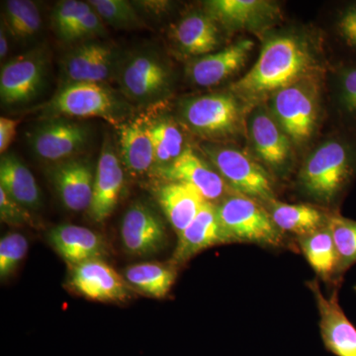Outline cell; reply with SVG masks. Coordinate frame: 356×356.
I'll use <instances>...</instances> for the list:
<instances>
[{
    "instance_id": "39",
    "label": "cell",
    "mask_w": 356,
    "mask_h": 356,
    "mask_svg": "<svg viewBox=\"0 0 356 356\" xmlns=\"http://www.w3.org/2000/svg\"><path fill=\"white\" fill-rule=\"evenodd\" d=\"M337 29L346 44L356 50V3L344 9L339 16Z\"/></svg>"
},
{
    "instance_id": "22",
    "label": "cell",
    "mask_w": 356,
    "mask_h": 356,
    "mask_svg": "<svg viewBox=\"0 0 356 356\" xmlns=\"http://www.w3.org/2000/svg\"><path fill=\"white\" fill-rule=\"evenodd\" d=\"M156 198L177 236L191 225L208 202L194 187L181 182L161 185L156 191Z\"/></svg>"
},
{
    "instance_id": "32",
    "label": "cell",
    "mask_w": 356,
    "mask_h": 356,
    "mask_svg": "<svg viewBox=\"0 0 356 356\" xmlns=\"http://www.w3.org/2000/svg\"><path fill=\"white\" fill-rule=\"evenodd\" d=\"M91 7L104 23L119 29H133L143 25L139 10L133 2L126 0H90Z\"/></svg>"
},
{
    "instance_id": "7",
    "label": "cell",
    "mask_w": 356,
    "mask_h": 356,
    "mask_svg": "<svg viewBox=\"0 0 356 356\" xmlns=\"http://www.w3.org/2000/svg\"><path fill=\"white\" fill-rule=\"evenodd\" d=\"M49 58L43 49H35L11 58L0 72V97L6 105L25 104L36 98L48 76Z\"/></svg>"
},
{
    "instance_id": "2",
    "label": "cell",
    "mask_w": 356,
    "mask_h": 356,
    "mask_svg": "<svg viewBox=\"0 0 356 356\" xmlns=\"http://www.w3.org/2000/svg\"><path fill=\"white\" fill-rule=\"evenodd\" d=\"M115 79L127 99L140 106H149L168 95L172 74L156 50L140 49L120 58Z\"/></svg>"
},
{
    "instance_id": "30",
    "label": "cell",
    "mask_w": 356,
    "mask_h": 356,
    "mask_svg": "<svg viewBox=\"0 0 356 356\" xmlns=\"http://www.w3.org/2000/svg\"><path fill=\"white\" fill-rule=\"evenodd\" d=\"M270 217L280 231L301 236L310 235L322 229L323 215L311 206L298 204L273 203Z\"/></svg>"
},
{
    "instance_id": "4",
    "label": "cell",
    "mask_w": 356,
    "mask_h": 356,
    "mask_svg": "<svg viewBox=\"0 0 356 356\" xmlns=\"http://www.w3.org/2000/svg\"><path fill=\"white\" fill-rule=\"evenodd\" d=\"M46 109L65 118H102L118 126L126 108L104 84L79 83L63 86Z\"/></svg>"
},
{
    "instance_id": "27",
    "label": "cell",
    "mask_w": 356,
    "mask_h": 356,
    "mask_svg": "<svg viewBox=\"0 0 356 356\" xmlns=\"http://www.w3.org/2000/svg\"><path fill=\"white\" fill-rule=\"evenodd\" d=\"M4 18L1 22L13 38L29 41L41 31V13L36 2L30 0H8L3 2Z\"/></svg>"
},
{
    "instance_id": "40",
    "label": "cell",
    "mask_w": 356,
    "mask_h": 356,
    "mask_svg": "<svg viewBox=\"0 0 356 356\" xmlns=\"http://www.w3.org/2000/svg\"><path fill=\"white\" fill-rule=\"evenodd\" d=\"M20 120L18 119L0 118V154H6L7 149L13 144L17 133V127Z\"/></svg>"
},
{
    "instance_id": "26",
    "label": "cell",
    "mask_w": 356,
    "mask_h": 356,
    "mask_svg": "<svg viewBox=\"0 0 356 356\" xmlns=\"http://www.w3.org/2000/svg\"><path fill=\"white\" fill-rule=\"evenodd\" d=\"M128 284L154 298H163L172 289L177 273L173 267L158 262H142L124 271Z\"/></svg>"
},
{
    "instance_id": "5",
    "label": "cell",
    "mask_w": 356,
    "mask_h": 356,
    "mask_svg": "<svg viewBox=\"0 0 356 356\" xmlns=\"http://www.w3.org/2000/svg\"><path fill=\"white\" fill-rule=\"evenodd\" d=\"M353 172L350 149L339 140H331L312 154L301 179L312 195L330 202L346 187Z\"/></svg>"
},
{
    "instance_id": "9",
    "label": "cell",
    "mask_w": 356,
    "mask_h": 356,
    "mask_svg": "<svg viewBox=\"0 0 356 356\" xmlns=\"http://www.w3.org/2000/svg\"><path fill=\"white\" fill-rule=\"evenodd\" d=\"M207 154L226 184L243 196L264 200L273 197L268 175L242 152L229 147H208Z\"/></svg>"
},
{
    "instance_id": "24",
    "label": "cell",
    "mask_w": 356,
    "mask_h": 356,
    "mask_svg": "<svg viewBox=\"0 0 356 356\" xmlns=\"http://www.w3.org/2000/svg\"><path fill=\"white\" fill-rule=\"evenodd\" d=\"M0 187L28 210L41 205V191L31 170L14 154L0 159Z\"/></svg>"
},
{
    "instance_id": "37",
    "label": "cell",
    "mask_w": 356,
    "mask_h": 356,
    "mask_svg": "<svg viewBox=\"0 0 356 356\" xmlns=\"http://www.w3.org/2000/svg\"><path fill=\"white\" fill-rule=\"evenodd\" d=\"M0 218L1 221L11 226H22L31 224L32 216L24 206L13 200L0 187Z\"/></svg>"
},
{
    "instance_id": "8",
    "label": "cell",
    "mask_w": 356,
    "mask_h": 356,
    "mask_svg": "<svg viewBox=\"0 0 356 356\" xmlns=\"http://www.w3.org/2000/svg\"><path fill=\"white\" fill-rule=\"evenodd\" d=\"M114 47L102 42H83L67 51L60 63V76L65 84L103 83L116 76L119 60Z\"/></svg>"
},
{
    "instance_id": "36",
    "label": "cell",
    "mask_w": 356,
    "mask_h": 356,
    "mask_svg": "<svg viewBox=\"0 0 356 356\" xmlns=\"http://www.w3.org/2000/svg\"><path fill=\"white\" fill-rule=\"evenodd\" d=\"M106 34L104 21L102 19L95 9L91 8L79 24L70 33L65 42L88 41L95 37Z\"/></svg>"
},
{
    "instance_id": "10",
    "label": "cell",
    "mask_w": 356,
    "mask_h": 356,
    "mask_svg": "<svg viewBox=\"0 0 356 356\" xmlns=\"http://www.w3.org/2000/svg\"><path fill=\"white\" fill-rule=\"evenodd\" d=\"M123 247L129 254L149 257L165 247L166 231L161 218L146 204L136 202L124 215L121 224Z\"/></svg>"
},
{
    "instance_id": "3",
    "label": "cell",
    "mask_w": 356,
    "mask_h": 356,
    "mask_svg": "<svg viewBox=\"0 0 356 356\" xmlns=\"http://www.w3.org/2000/svg\"><path fill=\"white\" fill-rule=\"evenodd\" d=\"M218 218L226 243L247 242L277 245L280 229L259 204L247 196H232L217 206Z\"/></svg>"
},
{
    "instance_id": "28",
    "label": "cell",
    "mask_w": 356,
    "mask_h": 356,
    "mask_svg": "<svg viewBox=\"0 0 356 356\" xmlns=\"http://www.w3.org/2000/svg\"><path fill=\"white\" fill-rule=\"evenodd\" d=\"M147 131L154 147V170L170 165L186 149L181 131L170 119H147Z\"/></svg>"
},
{
    "instance_id": "1",
    "label": "cell",
    "mask_w": 356,
    "mask_h": 356,
    "mask_svg": "<svg viewBox=\"0 0 356 356\" xmlns=\"http://www.w3.org/2000/svg\"><path fill=\"white\" fill-rule=\"evenodd\" d=\"M310 58L305 49L292 37L269 40L250 72L233 86L240 95H259L293 86L306 72Z\"/></svg>"
},
{
    "instance_id": "13",
    "label": "cell",
    "mask_w": 356,
    "mask_h": 356,
    "mask_svg": "<svg viewBox=\"0 0 356 356\" xmlns=\"http://www.w3.org/2000/svg\"><path fill=\"white\" fill-rule=\"evenodd\" d=\"M182 115L187 125L200 135H226L235 128L238 108L235 98L228 95H210L188 100Z\"/></svg>"
},
{
    "instance_id": "20",
    "label": "cell",
    "mask_w": 356,
    "mask_h": 356,
    "mask_svg": "<svg viewBox=\"0 0 356 356\" xmlns=\"http://www.w3.org/2000/svg\"><path fill=\"white\" fill-rule=\"evenodd\" d=\"M222 243L226 240L218 218L217 206L206 202L191 225L178 235L172 261L182 264L206 248Z\"/></svg>"
},
{
    "instance_id": "29",
    "label": "cell",
    "mask_w": 356,
    "mask_h": 356,
    "mask_svg": "<svg viewBox=\"0 0 356 356\" xmlns=\"http://www.w3.org/2000/svg\"><path fill=\"white\" fill-rule=\"evenodd\" d=\"M300 245L312 268L321 277L327 280L339 270V255L327 224L324 229L302 236Z\"/></svg>"
},
{
    "instance_id": "23",
    "label": "cell",
    "mask_w": 356,
    "mask_h": 356,
    "mask_svg": "<svg viewBox=\"0 0 356 356\" xmlns=\"http://www.w3.org/2000/svg\"><path fill=\"white\" fill-rule=\"evenodd\" d=\"M172 38L188 55H209L219 44L216 21L207 14H189L173 27Z\"/></svg>"
},
{
    "instance_id": "34",
    "label": "cell",
    "mask_w": 356,
    "mask_h": 356,
    "mask_svg": "<svg viewBox=\"0 0 356 356\" xmlns=\"http://www.w3.org/2000/svg\"><path fill=\"white\" fill-rule=\"evenodd\" d=\"M90 4L88 1L79 0H63L57 2L51 11V26L58 38L65 42L70 33L79 24L91 10Z\"/></svg>"
},
{
    "instance_id": "21",
    "label": "cell",
    "mask_w": 356,
    "mask_h": 356,
    "mask_svg": "<svg viewBox=\"0 0 356 356\" xmlns=\"http://www.w3.org/2000/svg\"><path fill=\"white\" fill-rule=\"evenodd\" d=\"M119 158L134 175H143L154 170V153L147 131V119L137 118L117 126Z\"/></svg>"
},
{
    "instance_id": "31",
    "label": "cell",
    "mask_w": 356,
    "mask_h": 356,
    "mask_svg": "<svg viewBox=\"0 0 356 356\" xmlns=\"http://www.w3.org/2000/svg\"><path fill=\"white\" fill-rule=\"evenodd\" d=\"M215 20L229 26H245L257 22L266 15L268 4L257 0H214L208 2Z\"/></svg>"
},
{
    "instance_id": "35",
    "label": "cell",
    "mask_w": 356,
    "mask_h": 356,
    "mask_svg": "<svg viewBox=\"0 0 356 356\" xmlns=\"http://www.w3.org/2000/svg\"><path fill=\"white\" fill-rule=\"evenodd\" d=\"M29 243L20 233H9L0 241V277L6 280L24 259Z\"/></svg>"
},
{
    "instance_id": "14",
    "label": "cell",
    "mask_w": 356,
    "mask_h": 356,
    "mask_svg": "<svg viewBox=\"0 0 356 356\" xmlns=\"http://www.w3.org/2000/svg\"><path fill=\"white\" fill-rule=\"evenodd\" d=\"M70 285L88 299L122 302L130 297L127 281L103 259L72 266Z\"/></svg>"
},
{
    "instance_id": "19",
    "label": "cell",
    "mask_w": 356,
    "mask_h": 356,
    "mask_svg": "<svg viewBox=\"0 0 356 356\" xmlns=\"http://www.w3.org/2000/svg\"><path fill=\"white\" fill-rule=\"evenodd\" d=\"M254 46L250 40H242L217 53L204 56L192 63L189 76L199 86H216L245 65Z\"/></svg>"
},
{
    "instance_id": "41",
    "label": "cell",
    "mask_w": 356,
    "mask_h": 356,
    "mask_svg": "<svg viewBox=\"0 0 356 356\" xmlns=\"http://www.w3.org/2000/svg\"><path fill=\"white\" fill-rule=\"evenodd\" d=\"M9 33L7 32L6 26L1 22V29H0V58L3 60L9 53Z\"/></svg>"
},
{
    "instance_id": "12",
    "label": "cell",
    "mask_w": 356,
    "mask_h": 356,
    "mask_svg": "<svg viewBox=\"0 0 356 356\" xmlns=\"http://www.w3.org/2000/svg\"><path fill=\"white\" fill-rule=\"evenodd\" d=\"M95 170L89 159L79 156L51 165V182L67 210L88 211L92 201Z\"/></svg>"
},
{
    "instance_id": "15",
    "label": "cell",
    "mask_w": 356,
    "mask_h": 356,
    "mask_svg": "<svg viewBox=\"0 0 356 356\" xmlns=\"http://www.w3.org/2000/svg\"><path fill=\"white\" fill-rule=\"evenodd\" d=\"M168 182H181L194 187L208 202L219 200L227 191L226 181L191 149H186L170 165L154 170Z\"/></svg>"
},
{
    "instance_id": "17",
    "label": "cell",
    "mask_w": 356,
    "mask_h": 356,
    "mask_svg": "<svg viewBox=\"0 0 356 356\" xmlns=\"http://www.w3.org/2000/svg\"><path fill=\"white\" fill-rule=\"evenodd\" d=\"M310 287L317 301L321 334L325 346L337 356H356V327L339 306L337 293L327 298L316 281Z\"/></svg>"
},
{
    "instance_id": "11",
    "label": "cell",
    "mask_w": 356,
    "mask_h": 356,
    "mask_svg": "<svg viewBox=\"0 0 356 356\" xmlns=\"http://www.w3.org/2000/svg\"><path fill=\"white\" fill-rule=\"evenodd\" d=\"M124 181L121 159L107 136L96 165L92 201L88 209L89 217L93 221L102 222L111 216L120 199Z\"/></svg>"
},
{
    "instance_id": "18",
    "label": "cell",
    "mask_w": 356,
    "mask_h": 356,
    "mask_svg": "<svg viewBox=\"0 0 356 356\" xmlns=\"http://www.w3.org/2000/svg\"><path fill=\"white\" fill-rule=\"evenodd\" d=\"M51 247L55 248L70 266L102 259L106 254V245L99 234L86 227L60 224L48 234Z\"/></svg>"
},
{
    "instance_id": "16",
    "label": "cell",
    "mask_w": 356,
    "mask_h": 356,
    "mask_svg": "<svg viewBox=\"0 0 356 356\" xmlns=\"http://www.w3.org/2000/svg\"><path fill=\"white\" fill-rule=\"evenodd\" d=\"M274 111L284 133L293 140L301 143L311 137L317 115L313 97L305 88L293 84L277 91Z\"/></svg>"
},
{
    "instance_id": "33",
    "label": "cell",
    "mask_w": 356,
    "mask_h": 356,
    "mask_svg": "<svg viewBox=\"0 0 356 356\" xmlns=\"http://www.w3.org/2000/svg\"><path fill=\"white\" fill-rule=\"evenodd\" d=\"M339 255V270H346L356 264V222L334 215L327 219Z\"/></svg>"
},
{
    "instance_id": "25",
    "label": "cell",
    "mask_w": 356,
    "mask_h": 356,
    "mask_svg": "<svg viewBox=\"0 0 356 356\" xmlns=\"http://www.w3.org/2000/svg\"><path fill=\"white\" fill-rule=\"evenodd\" d=\"M252 140L261 158L273 166L282 165L289 156V140L277 124L264 114L254 117L252 125Z\"/></svg>"
},
{
    "instance_id": "6",
    "label": "cell",
    "mask_w": 356,
    "mask_h": 356,
    "mask_svg": "<svg viewBox=\"0 0 356 356\" xmlns=\"http://www.w3.org/2000/svg\"><path fill=\"white\" fill-rule=\"evenodd\" d=\"M90 140V128L65 117L39 124L29 136L33 154L47 163H60L76 158Z\"/></svg>"
},
{
    "instance_id": "38",
    "label": "cell",
    "mask_w": 356,
    "mask_h": 356,
    "mask_svg": "<svg viewBox=\"0 0 356 356\" xmlns=\"http://www.w3.org/2000/svg\"><path fill=\"white\" fill-rule=\"evenodd\" d=\"M341 100L346 111L356 117V67H348L341 74Z\"/></svg>"
}]
</instances>
